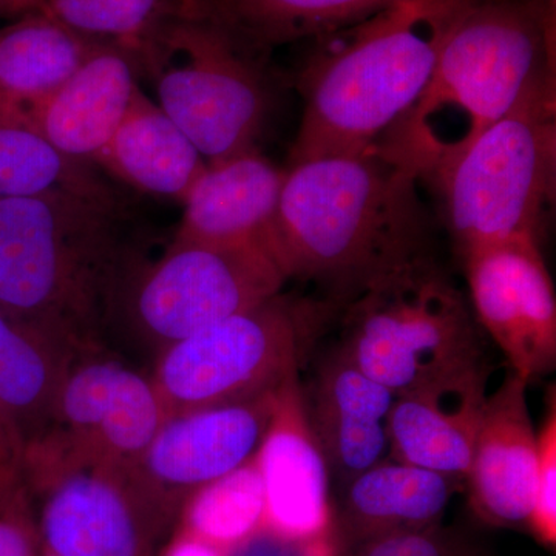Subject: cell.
Listing matches in <instances>:
<instances>
[{
  "instance_id": "cell-1",
  "label": "cell",
  "mask_w": 556,
  "mask_h": 556,
  "mask_svg": "<svg viewBox=\"0 0 556 556\" xmlns=\"http://www.w3.org/2000/svg\"><path fill=\"white\" fill-rule=\"evenodd\" d=\"M146 262L113 189L0 200V308L76 342H105Z\"/></svg>"
},
{
  "instance_id": "cell-2",
  "label": "cell",
  "mask_w": 556,
  "mask_h": 556,
  "mask_svg": "<svg viewBox=\"0 0 556 556\" xmlns=\"http://www.w3.org/2000/svg\"><path fill=\"white\" fill-rule=\"evenodd\" d=\"M419 182L380 148L292 163L270 232L285 277L321 281L348 303L426 251Z\"/></svg>"
},
{
  "instance_id": "cell-3",
  "label": "cell",
  "mask_w": 556,
  "mask_h": 556,
  "mask_svg": "<svg viewBox=\"0 0 556 556\" xmlns=\"http://www.w3.org/2000/svg\"><path fill=\"white\" fill-rule=\"evenodd\" d=\"M473 0H399L318 38L300 76L305 110L289 161L375 149L427 89L445 36Z\"/></svg>"
},
{
  "instance_id": "cell-4",
  "label": "cell",
  "mask_w": 556,
  "mask_h": 556,
  "mask_svg": "<svg viewBox=\"0 0 556 556\" xmlns=\"http://www.w3.org/2000/svg\"><path fill=\"white\" fill-rule=\"evenodd\" d=\"M555 79L540 3L473 0L445 36L427 89L376 148L433 181L538 86Z\"/></svg>"
},
{
  "instance_id": "cell-5",
  "label": "cell",
  "mask_w": 556,
  "mask_h": 556,
  "mask_svg": "<svg viewBox=\"0 0 556 556\" xmlns=\"http://www.w3.org/2000/svg\"><path fill=\"white\" fill-rule=\"evenodd\" d=\"M345 308L340 351L393 393L482 362L473 313L427 251L369 281Z\"/></svg>"
},
{
  "instance_id": "cell-6",
  "label": "cell",
  "mask_w": 556,
  "mask_h": 556,
  "mask_svg": "<svg viewBox=\"0 0 556 556\" xmlns=\"http://www.w3.org/2000/svg\"><path fill=\"white\" fill-rule=\"evenodd\" d=\"M555 104L548 79L431 181L460 258L504 241H540L555 199Z\"/></svg>"
},
{
  "instance_id": "cell-7",
  "label": "cell",
  "mask_w": 556,
  "mask_h": 556,
  "mask_svg": "<svg viewBox=\"0 0 556 556\" xmlns=\"http://www.w3.org/2000/svg\"><path fill=\"white\" fill-rule=\"evenodd\" d=\"M127 53L207 163L257 150L270 109L265 61L181 7Z\"/></svg>"
},
{
  "instance_id": "cell-8",
  "label": "cell",
  "mask_w": 556,
  "mask_h": 556,
  "mask_svg": "<svg viewBox=\"0 0 556 556\" xmlns=\"http://www.w3.org/2000/svg\"><path fill=\"white\" fill-rule=\"evenodd\" d=\"M25 484L42 551L54 556H156L175 518L135 475L53 431L25 448Z\"/></svg>"
},
{
  "instance_id": "cell-9",
  "label": "cell",
  "mask_w": 556,
  "mask_h": 556,
  "mask_svg": "<svg viewBox=\"0 0 556 556\" xmlns=\"http://www.w3.org/2000/svg\"><path fill=\"white\" fill-rule=\"evenodd\" d=\"M287 280L260 244L172 241L159 262H146L131 278L115 325L156 357L172 343L276 298Z\"/></svg>"
},
{
  "instance_id": "cell-10",
  "label": "cell",
  "mask_w": 556,
  "mask_h": 556,
  "mask_svg": "<svg viewBox=\"0 0 556 556\" xmlns=\"http://www.w3.org/2000/svg\"><path fill=\"white\" fill-rule=\"evenodd\" d=\"M300 311L277 294L161 351L150 378L167 417L283 386L298 372Z\"/></svg>"
},
{
  "instance_id": "cell-11",
  "label": "cell",
  "mask_w": 556,
  "mask_h": 556,
  "mask_svg": "<svg viewBox=\"0 0 556 556\" xmlns=\"http://www.w3.org/2000/svg\"><path fill=\"white\" fill-rule=\"evenodd\" d=\"M475 320L527 383L556 367V298L540 241L518 239L463 257Z\"/></svg>"
},
{
  "instance_id": "cell-12",
  "label": "cell",
  "mask_w": 556,
  "mask_h": 556,
  "mask_svg": "<svg viewBox=\"0 0 556 556\" xmlns=\"http://www.w3.org/2000/svg\"><path fill=\"white\" fill-rule=\"evenodd\" d=\"M278 390L167 417L135 466V475L177 519L190 493L257 455L276 409Z\"/></svg>"
},
{
  "instance_id": "cell-13",
  "label": "cell",
  "mask_w": 556,
  "mask_h": 556,
  "mask_svg": "<svg viewBox=\"0 0 556 556\" xmlns=\"http://www.w3.org/2000/svg\"><path fill=\"white\" fill-rule=\"evenodd\" d=\"M255 460L265 486V526L298 540H328L331 475L311 427L298 372L278 390Z\"/></svg>"
},
{
  "instance_id": "cell-14",
  "label": "cell",
  "mask_w": 556,
  "mask_h": 556,
  "mask_svg": "<svg viewBox=\"0 0 556 556\" xmlns=\"http://www.w3.org/2000/svg\"><path fill=\"white\" fill-rule=\"evenodd\" d=\"M526 380L508 369L489 393L466 475L475 511L496 526H529L538 463V433Z\"/></svg>"
},
{
  "instance_id": "cell-15",
  "label": "cell",
  "mask_w": 556,
  "mask_h": 556,
  "mask_svg": "<svg viewBox=\"0 0 556 556\" xmlns=\"http://www.w3.org/2000/svg\"><path fill=\"white\" fill-rule=\"evenodd\" d=\"M489 396L484 362L397 394L390 417V457L466 479Z\"/></svg>"
},
{
  "instance_id": "cell-16",
  "label": "cell",
  "mask_w": 556,
  "mask_h": 556,
  "mask_svg": "<svg viewBox=\"0 0 556 556\" xmlns=\"http://www.w3.org/2000/svg\"><path fill=\"white\" fill-rule=\"evenodd\" d=\"M138 87L130 54L115 43L97 42L25 123L62 155L94 166L126 118Z\"/></svg>"
},
{
  "instance_id": "cell-17",
  "label": "cell",
  "mask_w": 556,
  "mask_h": 556,
  "mask_svg": "<svg viewBox=\"0 0 556 556\" xmlns=\"http://www.w3.org/2000/svg\"><path fill=\"white\" fill-rule=\"evenodd\" d=\"M396 396L342 351L318 372L309 422L329 475L342 489L390 457V417Z\"/></svg>"
},
{
  "instance_id": "cell-18",
  "label": "cell",
  "mask_w": 556,
  "mask_h": 556,
  "mask_svg": "<svg viewBox=\"0 0 556 556\" xmlns=\"http://www.w3.org/2000/svg\"><path fill=\"white\" fill-rule=\"evenodd\" d=\"M285 175L258 150L207 163L186 197L174 243L260 244L270 252Z\"/></svg>"
},
{
  "instance_id": "cell-19",
  "label": "cell",
  "mask_w": 556,
  "mask_h": 556,
  "mask_svg": "<svg viewBox=\"0 0 556 556\" xmlns=\"http://www.w3.org/2000/svg\"><path fill=\"white\" fill-rule=\"evenodd\" d=\"M78 343L0 308V420L24 448L53 427L62 375Z\"/></svg>"
},
{
  "instance_id": "cell-20",
  "label": "cell",
  "mask_w": 556,
  "mask_h": 556,
  "mask_svg": "<svg viewBox=\"0 0 556 556\" xmlns=\"http://www.w3.org/2000/svg\"><path fill=\"white\" fill-rule=\"evenodd\" d=\"M94 166L130 188L185 203L207 161L188 135L138 87L126 118Z\"/></svg>"
},
{
  "instance_id": "cell-21",
  "label": "cell",
  "mask_w": 556,
  "mask_h": 556,
  "mask_svg": "<svg viewBox=\"0 0 556 556\" xmlns=\"http://www.w3.org/2000/svg\"><path fill=\"white\" fill-rule=\"evenodd\" d=\"M399 0H181V9L218 28L251 56L265 61L278 47L324 38Z\"/></svg>"
},
{
  "instance_id": "cell-22",
  "label": "cell",
  "mask_w": 556,
  "mask_h": 556,
  "mask_svg": "<svg viewBox=\"0 0 556 556\" xmlns=\"http://www.w3.org/2000/svg\"><path fill=\"white\" fill-rule=\"evenodd\" d=\"M460 481L387 457L343 486L346 535L367 544L438 525Z\"/></svg>"
},
{
  "instance_id": "cell-23",
  "label": "cell",
  "mask_w": 556,
  "mask_h": 556,
  "mask_svg": "<svg viewBox=\"0 0 556 556\" xmlns=\"http://www.w3.org/2000/svg\"><path fill=\"white\" fill-rule=\"evenodd\" d=\"M94 43L50 14L28 13L0 25V115L25 123Z\"/></svg>"
},
{
  "instance_id": "cell-24",
  "label": "cell",
  "mask_w": 556,
  "mask_h": 556,
  "mask_svg": "<svg viewBox=\"0 0 556 556\" xmlns=\"http://www.w3.org/2000/svg\"><path fill=\"white\" fill-rule=\"evenodd\" d=\"M177 532L226 552L266 521V497L255 456L247 464L200 486L179 507Z\"/></svg>"
},
{
  "instance_id": "cell-25",
  "label": "cell",
  "mask_w": 556,
  "mask_h": 556,
  "mask_svg": "<svg viewBox=\"0 0 556 556\" xmlns=\"http://www.w3.org/2000/svg\"><path fill=\"white\" fill-rule=\"evenodd\" d=\"M58 189L113 188L93 164L67 159L24 121L0 115V200Z\"/></svg>"
},
{
  "instance_id": "cell-26",
  "label": "cell",
  "mask_w": 556,
  "mask_h": 556,
  "mask_svg": "<svg viewBox=\"0 0 556 556\" xmlns=\"http://www.w3.org/2000/svg\"><path fill=\"white\" fill-rule=\"evenodd\" d=\"M181 0H47L61 24L94 42L115 43L126 51L179 9Z\"/></svg>"
},
{
  "instance_id": "cell-27",
  "label": "cell",
  "mask_w": 556,
  "mask_h": 556,
  "mask_svg": "<svg viewBox=\"0 0 556 556\" xmlns=\"http://www.w3.org/2000/svg\"><path fill=\"white\" fill-rule=\"evenodd\" d=\"M529 529L548 547L556 544V407L552 397L546 422L538 433L535 495Z\"/></svg>"
},
{
  "instance_id": "cell-28",
  "label": "cell",
  "mask_w": 556,
  "mask_h": 556,
  "mask_svg": "<svg viewBox=\"0 0 556 556\" xmlns=\"http://www.w3.org/2000/svg\"><path fill=\"white\" fill-rule=\"evenodd\" d=\"M361 556H482L473 544L438 525L364 544Z\"/></svg>"
},
{
  "instance_id": "cell-29",
  "label": "cell",
  "mask_w": 556,
  "mask_h": 556,
  "mask_svg": "<svg viewBox=\"0 0 556 556\" xmlns=\"http://www.w3.org/2000/svg\"><path fill=\"white\" fill-rule=\"evenodd\" d=\"M24 455L20 439L0 420V517L35 526L25 484Z\"/></svg>"
},
{
  "instance_id": "cell-30",
  "label": "cell",
  "mask_w": 556,
  "mask_h": 556,
  "mask_svg": "<svg viewBox=\"0 0 556 556\" xmlns=\"http://www.w3.org/2000/svg\"><path fill=\"white\" fill-rule=\"evenodd\" d=\"M331 554L328 540H298L281 535L268 526L260 527L247 540L223 552V556H327Z\"/></svg>"
},
{
  "instance_id": "cell-31",
  "label": "cell",
  "mask_w": 556,
  "mask_h": 556,
  "mask_svg": "<svg viewBox=\"0 0 556 556\" xmlns=\"http://www.w3.org/2000/svg\"><path fill=\"white\" fill-rule=\"evenodd\" d=\"M40 552L35 526L0 517V556H40Z\"/></svg>"
},
{
  "instance_id": "cell-32",
  "label": "cell",
  "mask_w": 556,
  "mask_h": 556,
  "mask_svg": "<svg viewBox=\"0 0 556 556\" xmlns=\"http://www.w3.org/2000/svg\"><path fill=\"white\" fill-rule=\"evenodd\" d=\"M156 556H223L217 548L175 530L169 543Z\"/></svg>"
},
{
  "instance_id": "cell-33",
  "label": "cell",
  "mask_w": 556,
  "mask_h": 556,
  "mask_svg": "<svg viewBox=\"0 0 556 556\" xmlns=\"http://www.w3.org/2000/svg\"><path fill=\"white\" fill-rule=\"evenodd\" d=\"M28 13H39L33 10L25 0H0V21H13Z\"/></svg>"
},
{
  "instance_id": "cell-34",
  "label": "cell",
  "mask_w": 556,
  "mask_h": 556,
  "mask_svg": "<svg viewBox=\"0 0 556 556\" xmlns=\"http://www.w3.org/2000/svg\"><path fill=\"white\" fill-rule=\"evenodd\" d=\"M25 2H27L33 10L39 11V13L50 14V16H53V14L50 13L49 5H47V0H25Z\"/></svg>"
},
{
  "instance_id": "cell-35",
  "label": "cell",
  "mask_w": 556,
  "mask_h": 556,
  "mask_svg": "<svg viewBox=\"0 0 556 556\" xmlns=\"http://www.w3.org/2000/svg\"><path fill=\"white\" fill-rule=\"evenodd\" d=\"M40 556H54V555L50 554V552L42 551V552H40Z\"/></svg>"
},
{
  "instance_id": "cell-36",
  "label": "cell",
  "mask_w": 556,
  "mask_h": 556,
  "mask_svg": "<svg viewBox=\"0 0 556 556\" xmlns=\"http://www.w3.org/2000/svg\"><path fill=\"white\" fill-rule=\"evenodd\" d=\"M327 556H334V555H332V552H331V554H328Z\"/></svg>"
}]
</instances>
